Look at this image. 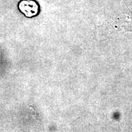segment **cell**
<instances>
[{"label": "cell", "mask_w": 132, "mask_h": 132, "mask_svg": "<svg viewBox=\"0 0 132 132\" xmlns=\"http://www.w3.org/2000/svg\"><path fill=\"white\" fill-rule=\"evenodd\" d=\"M19 7L24 15L32 17L37 15L39 12V6L34 0H22L19 3Z\"/></svg>", "instance_id": "1"}]
</instances>
